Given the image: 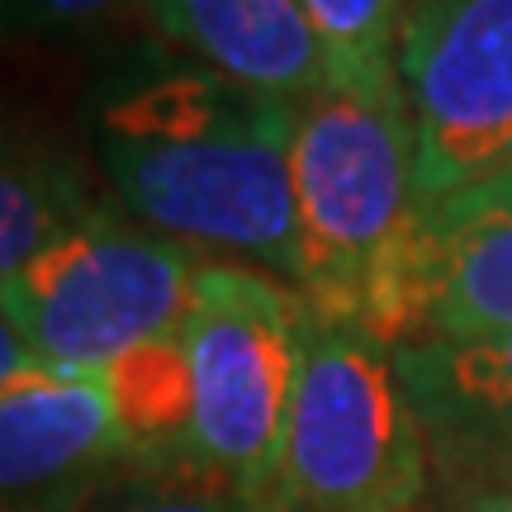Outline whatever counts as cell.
<instances>
[{
	"mask_svg": "<svg viewBox=\"0 0 512 512\" xmlns=\"http://www.w3.org/2000/svg\"><path fill=\"white\" fill-rule=\"evenodd\" d=\"M294 124L299 100L209 67H166L105 95L95 152L138 223L214 261L238 256L294 290Z\"/></svg>",
	"mask_w": 512,
	"mask_h": 512,
	"instance_id": "obj_1",
	"label": "cell"
},
{
	"mask_svg": "<svg viewBox=\"0 0 512 512\" xmlns=\"http://www.w3.org/2000/svg\"><path fill=\"white\" fill-rule=\"evenodd\" d=\"M294 290L318 318L408 342V275L418 238V133L408 95L318 91L294 124Z\"/></svg>",
	"mask_w": 512,
	"mask_h": 512,
	"instance_id": "obj_2",
	"label": "cell"
},
{
	"mask_svg": "<svg viewBox=\"0 0 512 512\" xmlns=\"http://www.w3.org/2000/svg\"><path fill=\"white\" fill-rule=\"evenodd\" d=\"M427 465L394 347L313 313L275 470L285 512H418Z\"/></svg>",
	"mask_w": 512,
	"mask_h": 512,
	"instance_id": "obj_3",
	"label": "cell"
},
{
	"mask_svg": "<svg viewBox=\"0 0 512 512\" xmlns=\"http://www.w3.org/2000/svg\"><path fill=\"white\" fill-rule=\"evenodd\" d=\"M209 261L200 247L105 204L34 256L0 290V309L43 366L105 370L185 328Z\"/></svg>",
	"mask_w": 512,
	"mask_h": 512,
	"instance_id": "obj_4",
	"label": "cell"
},
{
	"mask_svg": "<svg viewBox=\"0 0 512 512\" xmlns=\"http://www.w3.org/2000/svg\"><path fill=\"white\" fill-rule=\"evenodd\" d=\"M309 318L304 294L266 271L228 261H209L200 271L181 328L195 465L256 494H275Z\"/></svg>",
	"mask_w": 512,
	"mask_h": 512,
	"instance_id": "obj_5",
	"label": "cell"
},
{
	"mask_svg": "<svg viewBox=\"0 0 512 512\" xmlns=\"http://www.w3.org/2000/svg\"><path fill=\"white\" fill-rule=\"evenodd\" d=\"M399 81L422 200L512 162V0H408Z\"/></svg>",
	"mask_w": 512,
	"mask_h": 512,
	"instance_id": "obj_6",
	"label": "cell"
},
{
	"mask_svg": "<svg viewBox=\"0 0 512 512\" xmlns=\"http://www.w3.org/2000/svg\"><path fill=\"white\" fill-rule=\"evenodd\" d=\"M128 465L100 370H34L0 389V512H81Z\"/></svg>",
	"mask_w": 512,
	"mask_h": 512,
	"instance_id": "obj_7",
	"label": "cell"
},
{
	"mask_svg": "<svg viewBox=\"0 0 512 512\" xmlns=\"http://www.w3.org/2000/svg\"><path fill=\"white\" fill-rule=\"evenodd\" d=\"M498 332H512V162L422 200L403 347Z\"/></svg>",
	"mask_w": 512,
	"mask_h": 512,
	"instance_id": "obj_8",
	"label": "cell"
},
{
	"mask_svg": "<svg viewBox=\"0 0 512 512\" xmlns=\"http://www.w3.org/2000/svg\"><path fill=\"white\" fill-rule=\"evenodd\" d=\"M427 451L470 489H512V332L394 347Z\"/></svg>",
	"mask_w": 512,
	"mask_h": 512,
	"instance_id": "obj_9",
	"label": "cell"
},
{
	"mask_svg": "<svg viewBox=\"0 0 512 512\" xmlns=\"http://www.w3.org/2000/svg\"><path fill=\"white\" fill-rule=\"evenodd\" d=\"M166 43L238 86L285 100L323 91V57L299 0H143Z\"/></svg>",
	"mask_w": 512,
	"mask_h": 512,
	"instance_id": "obj_10",
	"label": "cell"
},
{
	"mask_svg": "<svg viewBox=\"0 0 512 512\" xmlns=\"http://www.w3.org/2000/svg\"><path fill=\"white\" fill-rule=\"evenodd\" d=\"M95 209L105 204L67 143L0 119V290Z\"/></svg>",
	"mask_w": 512,
	"mask_h": 512,
	"instance_id": "obj_11",
	"label": "cell"
},
{
	"mask_svg": "<svg viewBox=\"0 0 512 512\" xmlns=\"http://www.w3.org/2000/svg\"><path fill=\"white\" fill-rule=\"evenodd\" d=\"M128 437V465L190 460V375L181 332L119 356L100 370Z\"/></svg>",
	"mask_w": 512,
	"mask_h": 512,
	"instance_id": "obj_12",
	"label": "cell"
},
{
	"mask_svg": "<svg viewBox=\"0 0 512 512\" xmlns=\"http://www.w3.org/2000/svg\"><path fill=\"white\" fill-rule=\"evenodd\" d=\"M309 19L323 91L342 95H389L399 91V43L408 0H299Z\"/></svg>",
	"mask_w": 512,
	"mask_h": 512,
	"instance_id": "obj_13",
	"label": "cell"
},
{
	"mask_svg": "<svg viewBox=\"0 0 512 512\" xmlns=\"http://www.w3.org/2000/svg\"><path fill=\"white\" fill-rule=\"evenodd\" d=\"M81 512H285V503L214 475L195 460H176L124 465Z\"/></svg>",
	"mask_w": 512,
	"mask_h": 512,
	"instance_id": "obj_14",
	"label": "cell"
},
{
	"mask_svg": "<svg viewBox=\"0 0 512 512\" xmlns=\"http://www.w3.org/2000/svg\"><path fill=\"white\" fill-rule=\"evenodd\" d=\"M124 0H0V38H62L110 19Z\"/></svg>",
	"mask_w": 512,
	"mask_h": 512,
	"instance_id": "obj_15",
	"label": "cell"
},
{
	"mask_svg": "<svg viewBox=\"0 0 512 512\" xmlns=\"http://www.w3.org/2000/svg\"><path fill=\"white\" fill-rule=\"evenodd\" d=\"M34 370H48V366L38 361V351L19 337V328L5 318V309H0V389L24 380V375H34Z\"/></svg>",
	"mask_w": 512,
	"mask_h": 512,
	"instance_id": "obj_16",
	"label": "cell"
},
{
	"mask_svg": "<svg viewBox=\"0 0 512 512\" xmlns=\"http://www.w3.org/2000/svg\"><path fill=\"white\" fill-rule=\"evenodd\" d=\"M451 512H512V489H470Z\"/></svg>",
	"mask_w": 512,
	"mask_h": 512,
	"instance_id": "obj_17",
	"label": "cell"
}]
</instances>
